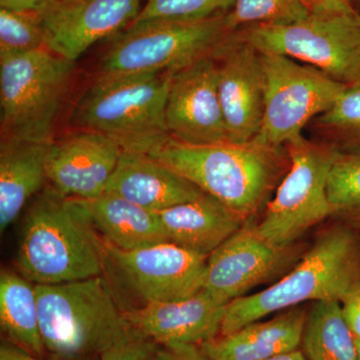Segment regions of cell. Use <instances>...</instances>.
<instances>
[{"label": "cell", "mask_w": 360, "mask_h": 360, "mask_svg": "<svg viewBox=\"0 0 360 360\" xmlns=\"http://www.w3.org/2000/svg\"><path fill=\"white\" fill-rule=\"evenodd\" d=\"M360 284V231L331 220L302 259L269 288L232 300L219 335L305 302H341Z\"/></svg>", "instance_id": "obj_2"}, {"label": "cell", "mask_w": 360, "mask_h": 360, "mask_svg": "<svg viewBox=\"0 0 360 360\" xmlns=\"http://www.w3.org/2000/svg\"><path fill=\"white\" fill-rule=\"evenodd\" d=\"M0 326L6 341L44 359L35 284L7 269L0 274Z\"/></svg>", "instance_id": "obj_23"}, {"label": "cell", "mask_w": 360, "mask_h": 360, "mask_svg": "<svg viewBox=\"0 0 360 360\" xmlns=\"http://www.w3.org/2000/svg\"><path fill=\"white\" fill-rule=\"evenodd\" d=\"M355 1V6H356L357 9H359L360 13V0H354Z\"/></svg>", "instance_id": "obj_37"}, {"label": "cell", "mask_w": 360, "mask_h": 360, "mask_svg": "<svg viewBox=\"0 0 360 360\" xmlns=\"http://www.w3.org/2000/svg\"><path fill=\"white\" fill-rule=\"evenodd\" d=\"M341 311L348 328L360 341V284L340 302Z\"/></svg>", "instance_id": "obj_32"}, {"label": "cell", "mask_w": 360, "mask_h": 360, "mask_svg": "<svg viewBox=\"0 0 360 360\" xmlns=\"http://www.w3.org/2000/svg\"><path fill=\"white\" fill-rule=\"evenodd\" d=\"M123 149L108 135L87 129L52 139L47 146V181L58 193L89 200L106 193Z\"/></svg>", "instance_id": "obj_15"}, {"label": "cell", "mask_w": 360, "mask_h": 360, "mask_svg": "<svg viewBox=\"0 0 360 360\" xmlns=\"http://www.w3.org/2000/svg\"><path fill=\"white\" fill-rule=\"evenodd\" d=\"M245 220L257 219L290 167L285 146L252 139L187 146L169 139L149 153Z\"/></svg>", "instance_id": "obj_1"}, {"label": "cell", "mask_w": 360, "mask_h": 360, "mask_svg": "<svg viewBox=\"0 0 360 360\" xmlns=\"http://www.w3.org/2000/svg\"><path fill=\"white\" fill-rule=\"evenodd\" d=\"M54 0H0V7L18 11L44 13Z\"/></svg>", "instance_id": "obj_34"}, {"label": "cell", "mask_w": 360, "mask_h": 360, "mask_svg": "<svg viewBox=\"0 0 360 360\" xmlns=\"http://www.w3.org/2000/svg\"><path fill=\"white\" fill-rule=\"evenodd\" d=\"M264 360H307L300 348L283 352V354L274 355Z\"/></svg>", "instance_id": "obj_36"}, {"label": "cell", "mask_w": 360, "mask_h": 360, "mask_svg": "<svg viewBox=\"0 0 360 360\" xmlns=\"http://www.w3.org/2000/svg\"><path fill=\"white\" fill-rule=\"evenodd\" d=\"M78 200L101 238L115 248L134 250L169 241L158 212L110 193Z\"/></svg>", "instance_id": "obj_22"}, {"label": "cell", "mask_w": 360, "mask_h": 360, "mask_svg": "<svg viewBox=\"0 0 360 360\" xmlns=\"http://www.w3.org/2000/svg\"><path fill=\"white\" fill-rule=\"evenodd\" d=\"M264 120L257 141L283 146L302 139L309 123L336 103L347 85L314 66L278 54L260 53Z\"/></svg>", "instance_id": "obj_10"}, {"label": "cell", "mask_w": 360, "mask_h": 360, "mask_svg": "<svg viewBox=\"0 0 360 360\" xmlns=\"http://www.w3.org/2000/svg\"><path fill=\"white\" fill-rule=\"evenodd\" d=\"M300 349L307 360H359V345L343 317L340 302L311 303Z\"/></svg>", "instance_id": "obj_24"}, {"label": "cell", "mask_w": 360, "mask_h": 360, "mask_svg": "<svg viewBox=\"0 0 360 360\" xmlns=\"http://www.w3.org/2000/svg\"><path fill=\"white\" fill-rule=\"evenodd\" d=\"M260 53L314 66L336 82H360V13L311 14L288 25H251L236 30Z\"/></svg>", "instance_id": "obj_8"}, {"label": "cell", "mask_w": 360, "mask_h": 360, "mask_svg": "<svg viewBox=\"0 0 360 360\" xmlns=\"http://www.w3.org/2000/svg\"><path fill=\"white\" fill-rule=\"evenodd\" d=\"M172 73L99 75L78 99L71 122L108 135L123 150L149 153L170 139L165 106Z\"/></svg>", "instance_id": "obj_5"}, {"label": "cell", "mask_w": 360, "mask_h": 360, "mask_svg": "<svg viewBox=\"0 0 360 360\" xmlns=\"http://www.w3.org/2000/svg\"><path fill=\"white\" fill-rule=\"evenodd\" d=\"M213 54L172 73L165 127L170 139L180 143L213 146L231 142L220 104Z\"/></svg>", "instance_id": "obj_13"}, {"label": "cell", "mask_w": 360, "mask_h": 360, "mask_svg": "<svg viewBox=\"0 0 360 360\" xmlns=\"http://www.w3.org/2000/svg\"><path fill=\"white\" fill-rule=\"evenodd\" d=\"M225 307L203 288L184 300L149 303L124 310V316L134 333L160 347H200L220 335Z\"/></svg>", "instance_id": "obj_17"}, {"label": "cell", "mask_w": 360, "mask_h": 360, "mask_svg": "<svg viewBox=\"0 0 360 360\" xmlns=\"http://www.w3.org/2000/svg\"><path fill=\"white\" fill-rule=\"evenodd\" d=\"M257 221H246L207 258L203 288L225 305L257 286L276 283L300 262L311 245L303 240L276 245L262 236Z\"/></svg>", "instance_id": "obj_12"}, {"label": "cell", "mask_w": 360, "mask_h": 360, "mask_svg": "<svg viewBox=\"0 0 360 360\" xmlns=\"http://www.w3.org/2000/svg\"><path fill=\"white\" fill-rule=\"evenodd\" d=\"M217 90L229 141H252L262 129L264 84L260 52L236 32L215 51Z\"/></svg>", "instance_id": "obj_14"}, {"label": "cell", "mask_w": 360, "mask_h": 360, "mask_svg": "<svg viewBox=\"0 0 360 360\" xmlns=\"http://www.w3.org/2000/svg\"><path fill=\"white\" fill-rule=\"evenodd\" d=\"M290 167L257 221L262 236L288 245L330 219L328 179L338 151L305 136L286 144Z\"/></svg>", "instance_id": "obj_9"}, {"label": "cell", "mask_w": 360, "mask_h": 360, "mask_svg": "<svg viewBox=\"0 0 360 360\" xmlns=\"http://www.w3.org/2000/svg\"><path fill=\"white\" fill-rule=\"evenodd\" d=\"M155 360H210L200 347L191 345H174L161 347Z\"/></svg>", "instance_id": "obj_33"}, {"label": "cell", "mask_w": 360, "mask_h": 360, "mask_svg": "<svg viewBox=\"0 0 360 360\" xmlns=\"http://www.w3.org/2000/svg\"><path fill=\"white\" fill-rule=\"evenodd\" d=\"M142 0H54L41 15L45 47L75 61L91 45L131 25Z\"/></svg>", "instance_id": "obj_16"}, {"label": "cell", "mask_w": 360, "mask_h": 360, "mask_svg": "<svg viewBox=\"0 0 360 360\" xmlns=\"http://www.w3.org/2000/svg\"><path fill=\"white\" fill-rule=\"evenodd\" d=\"M0 360H45L35 356L25 350L16 347L8 341H4L0 347Z\"/></svg>", "instance_id": "obj_35"}, {"label": "cell", "mask_w": 360, "mask_h": 360, "mask_svg": "<svg viewBox=\"0 0 360 360\" xmlns=\"http://www.w3.org/2000/svg\"><path fill=\"white\" fill-rule=\"evenodd\" d=\"M311 14H359L354 0H303Z\"/></svg>", "instance_id": "obj_31"}, {"label": "cell", "mask_w": 360, "mask_h": 360, "mask_svg": "<svg viewBox=\"0 0 360 360\" xmlns=\"http://www.w3.org/2000/svg\"><path fill=\"white\" fill-rule=\"evenodd\" d=\"M307 129L311 139L343 155L360 156V82L347 85L336 103Z\"/></svg>", "instance_id": "obj_25"}, {"label": "cell", "mask_w": 360, "mask_h": 360, "mask_svg": "<svg viewBox=\"0 0 360 360\" xmlns=\"http://www.w3.org/2000/svg\"><path fill=\"white\" fill-rule=\"evenodd\" d=\"M168 240L208 257L245 224L207 193L158 212Z\"/></svg>", "instance_id": "obj_20"}, {"label": "cell", "mask_w": 360, "mask_h": 360, "mask_svg": "<svg viewBox=\"0 0 360 360\" xmlns=\"http://www.w3.org/2000/svg\"><path fill=\"white\" fill-rule=\"evenodd\" d=\"M101 241L103 276L127 288L141 302L139 307L184 300L205 288L208 257L170 241L134 250Z\"/></svg>", "instance_id": "obj_11"}, {"label": "cell", "mask_w": 360, "mask_h": 360, "mask_svg": "<svg viewBox=\"0 0 360 360\" xmlns=\"http://www.w3.org/2000/svg\"><path fill=\"white\" fill-rule=\"evenodd\" d=\"M131 329V328H130ZM160 345L134 330L106 350L99 360H155Z\"/></svg>", "instance_id": "obj_30"}, {"label": "cell", "mask_w": 360, "mask_h": 360, "mask_svg": "<svg viewBox=\"0 0 360 360\" xmlns=\"http://www.w3.org/2000/svg\"><path fill=\"white\" fill-rule=\"evenodd\" d=\"M16 267L46 285L103 276V241L79 200L51 186L37 194L26 212Z\"/></svg>", "instance_id": "obj_3"}, {"label": "cell", "mask_w": 360, "mask_h": 360, "mask_svg": "<svg viewBox=\"0 0 360 360\" xmlns=\"http://www.w3.org/2000/svg\"><path fill=\"white\" fill-rule=\"evenodd\" d=\"M328 193L330 219L360 231V156L338 153Z\"/></svg>", "instance_id": "obj_26"}, {"label": "cell", "mask_w": 360, "mask_h": 360, "mask_svg": "<svg viewBox=\"0 0 360 360\" xmlns=\"http://www.w3.org/2000/svg\"><path fill=\"white\" fill-rule=\"evenodd\" d=\"M357 345H359V360H360V341H357Z\"/></svg>", "instance_id": "obj_38"}, {"label": "cell", "mask_w": 360, "mask_h": 360, "mask_svg": "<svg viewBox=\"0 0 360 360\" xmlns=\"http://www.w3.org/2000/svg\"><path fill=\"white\" fill-rule=\"evenodd\" d=\"M307 309L284 310L269 321H258L231 335H219L200 345L210 360H264L302 345Z\"/></svg>", "instance_id": "obj_19"}, {"label": "cell", "mask_w": 360, "mask_h": 360, "mask_svg": "<svg viewBox=\"0 0 360 360\" xmlns=\"http://www.w3.org/2000/svg\"><path fill=\"white\" fill-rule=\"evenodd\" d=\"M309 14L303 0H236L226 18L234 32L251 25L295 23Z\"/></svg>", "instance_id": "obj_27"}, {"label": "cell", "mask_w": 360, "mask_h": 360, "mask_svg": "<svg viewBox=\"0 0 360 360\" xmlns=\"http://www.w3.org/2000/svg\"><path fill=\"white\" fill-rule=\"evenodd\" d=\"M226 14L195 21L129 25L113 37L101 59L99 75L174 72L212 56L233 32Z\"/></svg>", "instance_id": "obj_7"}, {"label": "cell", "mask_w": 360, "mask_h": 360, "mask_svg": "<svg viewBox=\"0 0 360 360\" xmlns=\"http://www.w3.org/2000/svg\"><path fill=\"white\" fill-rule=\"evenodd\" d=\"M35 291L42 340L51 360H99L131 330L104 276L35 284Z\"/></svg>", "instance_id": "obj_4"}, {"label": "cell", "mask_w": 360, "mask_h": 360, "mask_svg": "<svg viewBox=\"0 0 360 360\" xmlns=\"http://www.w3.org/2000/svg\"><path fill=\"white\" fill-rule=\"evenodd\" d=\"M44 46V22L39 13L0 7V59Z\"/></svg>", "instance_id": "obj_28"}, {"label": "cell", "mask_w": 360, "mask_h": 360, "mask_svg": "<svg viewBox=\"0 0 360 360\" xmlns=\"http://www.w3.org/2000/svg\"><path fill=\"white\" fill-rule=\"evenodd\" d=\"M143 6L131 25L153 21H195L229 13L236 0H142Z\"/></svg>", "instance_id": "obj_29"}, {"label": "cell", "mask_w": 360, "mask_h": 360, "mask_svg": "<svg viewBox=\"0 0 360 360\" xmlns=\"http://www.w3.org/2000/svg\"><path fill=\"white\" fill-rule=\"evenodd\" d=\"M75 70V61L45 46L0 59L2 137L51 142Z\"/></svg>", "instance_id": "obj_6"}, {"label": "cell", "mask_w": 360, "mask_h": 360, "mask_svg": "<svg viewBox=\"0 0 360 360\" xmlns=\"http://www.w3.org/2000/svg\"><path fill=\"white\" fill-rule=\"evenodd\" d=\"M106 193L155 212L195 200L205 193L161 161L131 150H122Z\"/></svg>", "instance_id": "obj_18"}, {"label": "cell", "mask_w": 360, "mask_h": 360, "mask_svg": "<svg viewBox=\"0 0 360 360\" xmlns=\"http://www.w3.org/2000/svg\"><path fill=\"white\" fill-rule=\"evenodd\" d=\"M47 143L1 137L0 144V231L15 221L23 207L46 181Z\"/></svg>", "instance_id": "obj_21"}]
</instances>
